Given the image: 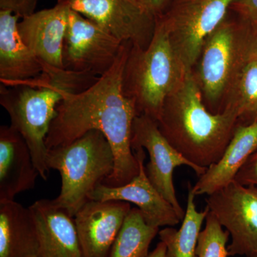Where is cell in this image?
Returning a JSON list of instances; mask_svg holds the SVG:
<instances>
[{
	"label": "cell",
	"mask_w": 257,
	"mask_h": 257,
	"mask_svg": "<svg viewBox=\"0 0 257 257\" xmlns=\"http://www.w3.org/2000/svg\"><path fill=\"white\" fill-rule=\"evenodd\" d=\"M94 22L121 43L145 49L155 32L156 19L138 0H57Z\"/></svg>",
	"instance_id": "10"
},
{
	"label": "cell",
	"mask_w": 257,
	"mask_h": 257,
	"mask_svg": "<svg viewBox=\"0 0 257 257\" xmlns=\"http://www.w3.org/2000/svg\"><path fill=\"white\" fill-rule=\"evenodd\" d=\"M38 234L30 207L13 201L0 202V257L36 255Z\"/></svg>",
	"instance_id": "20"
},
{
	"label": "cell",
	"mask_w": 257,
	"mask_h": 257,
	"mask_svg": "<svg viewBox=\"0 0 257 257\" xmlns=\"http://www.w3.org/2000/svg\"><path fill=\"white\" fill-rule=\"evenodd\" d=\"M188 71L172 46L165 25L156 20L155 32L145 49L130 48L123 74V91L135 103L138 115L155 121L167 98L183 83Z\"/></svg>",
	"instance_id": "4"
},
{
	"label": "cell",
	"mask_w": 257,
	"mask_h": 257,
	"mask_svg": "<svg viewBox=\"0 0 257 257\" xmlns=\"http://www.w3.org/2000/svg\"><path fill=\"white\" fill-rule=\"evenodd\" d=\"M160 228L147 224L138 207L132 208L107 257H146Z\"/></svg>",
	"instance_id": "22"
},
{
	"label": "cell",
	"mask_w": 257,
	"mask_h": 257,
	"mask_svg": "<svg viewBox=\"0 0 257 257\" xmlns=\"http://www.w3.org/2000/svg\"><path fill=\"white\" fill-rule=\"evenodd\" d=\"M256 150L257 121L238 124L220 160L207 168L192 186L194 194L210 195L231 183Z\"/></svg>",
	"instance_id": "18"
},
{
	"label": "cell",
	"mask_w": 257,
	"mask_h": 257,
	"mask_svg": "<svg viewBox=\"0 0 257 257\" xmlns=\"http://www.w3.org/2000/svg\"><path fill=\"white\" fill-rule=\"evenodd\" d=\"M236 5L248 23L257 25V0H236Z\"/></svg>",
	"instance_id": "26"
},
{
	"label": "cell",
	"mask_w": 257,
	"mask_h": 257,
	"mask_svg": "<svg viewBox=\"0 0 257 257\" xmlns=\"http://www.w3.org/2000/svg\"><path fill=\"white\" fill-rule=\"evenodd\" d=\"M166 251H167V247L165 243L161 241L157 245L155 249L151 253H148L146 257H166Z\"/></svg>",
	"instance_id": "28"
},
{
	"label": "cell",
	"mask_w": 257,
	"mask_h": 257,
	"mask_svg": "<svg viewBox=\"0 0 257 257\" xmlns=\"http://www.w3.org/2000/svg\"><path fill=\"white\" fill-rule=\"evenodd\" d=\"M248 257H257V254L253 255V256H248Z\"/></svg>",
	"instance_id": "29"
},
{
	"label": "cell",
	"mask_w": 257,
	"mask_h": 257,
	"mask_svg": "<svg viewBox=\"0 0 257 257\" xmlns=\"http://www.w3.org/2000/svg\"><path fill=\"white\" fill-rule=\"evenodd\" d=\"M39 0H0V10H9L20 18L33 14Z\"/></svg>",
	"instance_id": "25"
},
{
	"label": "cell",
	"mask_w": 257,
	"mask_h": 257,
	"mask_svg": "<svg viewBox=\"0 0 257 257\" xmlns=\"http://www.w3.org/2000/svg\"><path fill=\"white\" fill-rule=\"evenodd\" d=\"M157 123L182 156L207 170L224 154L239 124V115L229 107L218 113L207 109L197 77L190 72L166 99Z\"/></svg>",
	"instance_id": "2"
},
{
	"label": "cell",
	"mask_w": 257,
	"mask_h": 257,
	"mask_svg": "<svg viewBox=\"0 0 257 257\" xmlns=\"http://www.w3.org/2000/svg\"><path fill=\"white\" fill-rule=\"evenodd\" d=\"M132 148L133 152L143 148L148 152L150 162L145 166L147 177L161 195L173 206L182 220L185 211L176 194L174 171L177 167L187 166L199 177L207 170L199 168L182 156L161 133L157 121L147 115H138L134 120Z\"/></svg>",
	"instance_id": "11"
},
{
	"label": "cell",
	"mask_w": 257,
	"mask_h": 257,
	"mask_svg": "<svg viewBox=\"0 0 257 257\" xmlns=\"http://www.w3.org/2000/svg\"><path fill=\"white\" fill-rule=\"evenodd\" d=\"M195 197L192 185L189 183L187 210L182 226L178 230L167 226L159 231L160 239L167 247L166 257H197L198 238L209 209L206 207L204 210L198 211L194 202Z\"/></svg>",
	"instance_id": "21"
},
{
	"label": "cell",
	"mask_w": 257,
	"mask_h": 257,
	"mask_svg": "<svg viewBox=\"0 0 257 257\" xmlns=\"http://www.w3.org/2000/svg\"><path fill=\"white\" fill-rule=\"evenodd\" d=\"M229 236V233L223 229L215 216L209 211L205 226L198 238L197 257H228L226 243Z\"/></svg>",
	"instance_id": "23"
},
{
	"label": "cell",
	"mask_w": 257,
	"mask_h": 257,
	"mask_svg": "<svg viewBox=\"0 0 257 257\" xmlns=\"http://www.w3.org/2000/svg\"><path fill=\"white\" fill-rule=\"evenodd\" d=\"M47 165L62 178L60 194L52 202L74 217L114 172V155L104 134L90 130L72 143L48 150Z\"/></svg>",
	"instance_id": "5"
},
{
	"label": "cell",
	"mask_w": 257,
	"mask_h": 257,
	"mask_svg": "<svg viewBox=\"0 0 257 257\" xmlns=\"http://www.w3.org/2000/svg\"><path fill=\"white\" fill-rule=\"evenodd\" d=\"M236 0H172L160 18L172 46L188 72L197 63L206 39L226 19Z\"/></svg>",
	"instance_id": "6"
},
{
	"label": "cell",
	"mask_w": 257,
	"mask_h": 257,
	"mask_svg": "<svg viewBox=\"0 0 257 257\" xmlns=\"http://www.w3.org/2000/svg\"><path fill=\"white\" fill-rule=\"evenodd\" d=\"M205 200L209 212L231 236L229 256L257 254V187L234 180Z\"/></svg>",
	"instance_id": "9"
},
{
	"label": "cell",
	"mask_w": 257,
	"mask_h": 257,
	"mask_svg": "<svg viewBox=\"0 0 257 257\" xmlns=\"http://www.w3.org/2000/svg\"><path fill=\"white\" fill-rule=\"evenodd\" d=\"M40 177L26 140L13 126H0V202L15 200Z\"/></svg>",
	"instance_id": "15"
},
{
	"label": "cell",
	"mask_w": 257,
	"mask_h": 257,
	"mask_svg": "<svg viewBox=\"0 0 257 257\" xmlns=\"http://www.w3.org/2000/svg\"><path fill=\"white\" fill-rule=\"evenodd\" d=\"M234 180L243 185L257 187V150L240 169Z\"/></svg>",
	"instance_id": "24"
},
{
	"label": "cell",
	"mask_w": 257,
	"mask_h": 257,
	"mask_svg": "<svg viewBox=\"0 0 257 257\" xmlns=\"http://www.w3.org/2000/svg\"><path fill=\"white\" fill-rule=\"evenodd\" d=\"M134 153L140 165L138 175L128 183L119 187L99 184L91 194L89 200H117L132 203L143 213L147 224L159 228L178 224L182 220L175 208L161 195L147 177L145 150L138 149Z\"/></svg>",
	"instance_id": "13"
},
{
	"label": "cell",
	"mask_w": 257,
	"mask_h": 257,
	"mask_svg": "<svg viewBox=\"0 0 257 257\" xmlns=\"http://www.w3.org/2000/svg\"><path fill=\"white\" fill-rule=\"evenodd\" d=\"M251 29L224 20L206 39L199 56L197 82L206 99L216 104L226 96Z\"/></svg>",
	"instance_id": "7"
},
{
	"label": "cell",
	"mask_w": 257,
	"mask_h": 257,
	"mask_svg": "<svg viewBox=\"0 0 257 257\" xmlns=\"http://www.w3.org/2000/svg\"><path fill=\"white\" fill-rule=\"evenodd\" d=\"M155 19L160 18L168 9L172 0H138Z\"/></svg>",
	"instance_id": "27"
},
{
	"label": "cell",
	"mask_w": 257,
	"mask_h": 257,
	"mask_svg": "<svg viewBox=\"0 0 257 257\" xmlns=\"http://www.w3.org/2000/svg\"><path fill=\"white\" fill-rule=\"evenodd\" d=\"M132 44L124 42L114 64L85 90L67 92L57 109L46 140L48 150L72 143L90 130L104 134L114 155V172L103 182L109 187L128 183L140 171L132 148L134 101L123 91V74Z\"/></svg>",
	"instance_id": "1"
},
{
	"label": "cell",
	"mask_w": 257,
	"mask_h": 257,
	"mask_svg": "<svg viewBox=\"0 0 257 257\" xmlns=\"http://www.w3.org/2000/svg\"><path fill=\"white\" fill-rule=\"evenodd\" d=\"M122 45L94 22L69 8L63 49L66 70L99 78L112 67Z\"/></svg>",
	"instance_id": "8"
},
{
	"label": "cell",
	"mask_w": 257,
	"mask_h": 257,
	"mask_svg": "<svg viewBox=\"0 0 257 257\" xmlns=\"http://www.w3.org/2000/svg\"><path fill=\"white\" fill-rule=\"evenodd\" d=\"M98 78L70 71L43 73L14 87L0 85V104L9 114L11 126L26 140L40 177L46 181L50 169L45 140L57 116V106L67 92H79Z\"/></svg>",
	"instance_id": "3"
},
{
	"label": "cell",
	"mask_w": 257,
	"mask_h": 257,
	"mask_svg": "<svg viewBox=\"0 0 257 257\" xmlns=\"http://www.w3.org/2000/svg\"><path fill=\"white\" fill-rule=\"evenodd\" d=\"M69 10L67 5L57 3L53 8L35 12L19 22L20 36L42 62L44 72L65 69L63 49Z\"/></svg>",
	"instance_id": "14"
},
{
	"label": "cell",
	"mask_w": 257,
	"mask_h": 257,
	"mask_svg": "<svg viewBox=\"0 0 257 257\" xmlns=\"http://www.w3.org/2000/svg\"><path fill=\"white\" fill-rule=\"evenodd\" d=\"M123 201H88L74 216L84 257H107L131 210Z\"/></svg>",
	"instance_id": "12"
},
{
	"label": "cell",
	"mask_w": 257,
	"mask_h": 257,
	"mask_svg": "<svg viewBox=\"0 0 257 257\" xmlns=\"http://www.w3.org/2000/svg\"><path fill=\"white\" fill-rule=\"evenodd\" d=\"M28 257H37V256H36V255H32V256H30Z\"/></svg>",
	"instance_id": "30"
},
{
	"label": "cell",
	"mask_w": 257,
	"mask_h": 257,
	"mask_svg": "<svg viewBox=\"0 0 257 257\" xmlns=\"http://www.w3.org/2000/svg\"><path fill=\"white\" fill-rule=\"evenodd\" d=\"M20 19L13 12L0 10V82L6 87L20 85L44 72L42 62L20 36Z\"/></svg>",
	"instance_id": "17"
},
{
	"label": "cell",
	"mask_w": 257,
	"mask_h": 257,
	"mask_svg": "<svg viewBox=\"0 0 257 257\" xmlns=\"http://www.w3.org/2000/svg\"><path fill=\"white\" fill-rule=\"evenodd\" d=\"M225 96L227 97L224 108H231L237 112L239 124L257 121V25L251 24L239 63Z\"/></svg>",
	"instance_id": "19"
},
{
	"label": "cell",
	"mask_w": 257,
	"mask_h": 257,
	"mask_svg": "<svg viewBox=\"0 0 257 257\" xmlns=\"http://www.w3.org/2000/svg\"><path fill=\"white\" fill-rule=\"evenodd\" d=\"M29 207L37 225V257H84L74 217L50 199Z\"/></svg>",
	"instance_id": "16"
}]
</instances>
